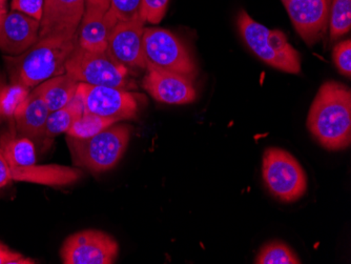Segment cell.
Listing matches in <instances>:
<instances>
[{"label":"cell","instance_id":"obj_1","mask_svg":"<svg viewBox=\"0 0 351 264\" xmlns=\"http://www.w3.org/2000/svg\"><path fill=\"white\" fill-rule=\"evenodd\" d=\"M307 128L315 141L329 151L348 147L351 143L350 88L340 82H325L311 104Z\"/></svg>","mask_w":351,"mask_h":264},{"label":"cell","instance_id":"obj_2","mask_svg":"<svg viewBox=\"0 0 351 264\" xmlns=\"http://www.w3.org/2000/svg\"><path fill=\"white\" fill-rule=\"evenodd\" d=\"M78 43V35L53 36L39 39L27 52L7 57L12 71V82L27 88H36L52 77L66 73V62Z\"/></svg>","mask_w":351,"mask_h":264},{"label":"cell","instance_id":"obj_3","mask_svg":"<svg viewBox=\"0 0 351 264\" xmlns=\"http://www.w3.org/2000/svg\"><path fill=\"white\" fill-rule=\"evenodd\" d=\"M237 25L244 43L258 58L278 70L299 74L301 57L280 29H268L244 10L239 12Z\"/></svg>","mask_w":351,"mask_h":264},{"label":"cell","instance_id":"obj_4","mask_svg":"<svg viewBox=\"0 0 351 264\" xmlns=\"http://www.w3.org/2000/svg\"><path fill=\"white\" fill-rule=\"evenodd\" d=\"M130 137L129 125L115 123L86 139L66 136V143L75 165L93 173H104L119 163L129 145Z\"/></svg>","mask_w":351,"mask_h":264},{"label":"cell","instance_id":"obj_5","mask_svg":"<svg viewBox=\"0 0 351 264\" xmlns=\"http://www.w3.org/2000/svg\"><path fill=\"white\" fill-rule=\"evenodd\" d=\"M66 73L79 84L110 88H132L129 69L116 61L108 52L84 50L77 43L66 62Z\"/></svg>","mask_w":351,"mask_h":264},{"label":"cell","instance_id":"obj_6","mask_svg":"<svg viewBox=\"0 0 351 264\" xmlns=\"http://www.w3.org/2000/svg\"><path fill=\"white\" fill-rule=\"evenodd\" d=\"M262 175L268 190L284 202H293L307 190V177L299 161L284 149L269 147L263 155Z\"/></svg>","mask_w":351,"mask_h":264},{"label":"cell","instance_id":"obj_7","mask_svg":"<svg viewBox=\"0 0 351 264\" xmlns=\"http://www.w3.org/2000/svg\"><path fill=\"white\" fill-rule=\"evenodd\" d=\"M147 66L191 77L196 64L186 45L177 35L161 27H145L143 36Z\"/></svg>","mask_w":351,"mask_h":264},{"label":"cell","instance_id":"obj_8","mask_svg":"<svg viewBox=\"0 0 351 264\" xmlns=\"http://www.w3.org/2000/svg\"><path fill=\"white\" fill-rule=\"evenodd\" d=\"M119 245L115 238L97 230H84L63 242L60 258L64 264H113Z\"/></svg>","mask_w":351,"mask_h":264},{"label":"cell","instance_id":"obj_9","mask_svg":"<svg viewBox=\"0 0 351 264\" xmlns=\"http://www.w3.org/2000/svg\"><path fill=\"white\" fill-rule=\"evenodd\" d=\"M77 92L84 100L86 112L116 121L134 119L137 116V97L128 90L79 84Z\"/></svg>","mask_w":351,"mask_h":264},{"label":"cell","instance_id":"obj_10","mask_svg":"<svg viewBox=\"0 0 351 264\" xmlns=\"http://www.w3.org/2000/svg\"><path fill=\"white\" fill-rule=\"evenodd\" d=\"M145 23L138 14L130 21H118L108 37L106 52L128 69H147L143 51Z\"/></svg>","mask_w":351,"mask_h":264},{"label":"cell","instance_id":"obj_11","mask_svg":"<svg viewBox=\"0 0 351 264\" xmlns=\"http://www.w3.org/2000/svg\"><path fill=\"white\" fill-rule=\"evenodd\" d=\"M295 31L308 45L324 36L328 27L330 0H281Z\"/></svg>","mask_w":351,"mask_h":264},{"label":"cell","instance_id":"obj_12","mask_svg":"<svg viewBox=\"0 0 351 264\" xmlns=\"http://www.w3.org/2000/svg\"><path fill=\"white\" fill-rule=\"evenodd\" d=\"M86 11V0H45L39 39L78 35Z\"/></svg>","mask_w":351,"mask_h":264},{"label":"cell","instance_id":"obj_13","mask_svg":"<svg viewBox=\"0 0 351 264\" xmlns=\"http://www.w3.org/2000/svg\"><path fill=\"white\" fill-rule=\"evenodd\" d=\"M143 88L149 95L167 104H187L196 99V90L191 77L147 64Z\"/></svg>","mask_w":351,"mask_h":264},{"label":"cell","instance_id":"obj_14","mask_svg":"<svg viewBox=\"0 0 351 264\" xmlns=\"http://www.w3.org/2000/svg\"><path fill=\"white\" fill-rule=\"evenodd\" d=\"M40 21L19 11L0 15V51L9 57L27 52L39 40Z\"/></svg>","mask_w":351,"mask_h":264},{"label":"cell","instance_id":"obj_15","mask_svg":"<svg viewBox=\"0 0 351 264\" xmlns=\"http://www.w3.org/2000/svg\"><path fill=\"white\" fill-rule=\"evenodd\" d=\"M118 23L110 14L99 8L86 5L84 19L78 29V45L92 52H106L108 37Z\"/></svg>","mask_w":351,"mask_h":264},{"label":"cell","instance_id":"obj_16","mask_svg":"<svg viewBox=\"0 0 351 264\" xmlns=\"http://www.w3.org/2000/svg\"><path fill=\"white\" fill-rule=\"evenodd\" d=\"M12 180L35 183L51 188H62L74 184L82 178V169L59 165H33L11 167Z\"/></svg>","mask_w":351,"mask_h":264},{"label":"cell","instance_id":"obj_17","mask_svg":"<svg viewBox=\"0 0 351 264\" xmlns=\"http://www.w3.org/2000/svg\"><path fill=\"white\" fill-rule=\"evenodd\" d=\"M50 113V110L38 91L33 88L14 114L16 131L19 135L25 136L29 139L41 141Z\"/></svg>","mask_w":351,"mask_h":264},{"label":"cell","instance_id":"obj_18","mask_svg":"<svg viewBox=\"0 0 351 264\" xmlns=\"http://www.w3.org/2000/svg\"><path fill=\"white\" fill-rule=\"evenodd\" d=\"M86 112L84 100L79 93H76L72 100L66 106L51 112L45 124V134L41 139V145L45 149H49L53 145L55 138L60 134H66L73 122Z\"/></svg>","mask_w":351,"mask_h":264},{"label":"cell","instance_id":"obj_19","mask_svg":"<svg viewBox=\"0 0 351 264\" xmlns=\"http://www.w3.org/2000/svg\"><path fill=\"white\" fill-rule=\"evenodd\" d=\"M78 86V82L64 73L52 77L34 88L38 91L50 112H53L66 106L74 98Z\"/></svg>","mask_w":351,"mask_h":264},{"label":"cell","instance_id":"obj_20","mask_svg":"<svg viewBox=\"0 0 351 264\" xmlns=\"http://www.w3.org/2000/svg\"><path fill=\"white\" fill-rule=\"evenodd\" d=\"M0 149L11 167L36 165V147L32 139L25 136L10 132L0 135Z\"/></svg>","mask_w":351,"mask_h":264},{"label":"cell","instance_id":"obj_21","mask_svg":"<svg viewBox=\"0 0 351 264\" xmlns=\"http://www.w3.org/2000/svg\"><path fill=\"white\" fill-rule=\"evenodd\" d=\"M117 122L116 120L108 119V118L101 117V116L86 111L73 122L66 134L69 137L86 139V138L97 135L100 132L108 129V127L117 123Z\"/></svg>","mask_w":351,"mask_h":264},{"label":"cell","instance_id":"obj_22","mask_svg":"<svg viewBox=\"0 0 351 264\" xmlns=\"http://www.w3.org/2000/svg\"><path fill=\"white\" fill-rule=\"evenodd\" d=\"M328 25L332 40L340 38L350 31L351 0H331Z\"/></svg>","mask_w":351,"mask_h":264},{"label":"cell","instance_id":"obj_23","mask_svg":"<svg viewBox=\"0 0 351 264\" xmlns=\"http://www.w3.org/2000/svg\"><path fill=\"white\" fill-rule=\"evenodd\" d=\"M31 88L19 82H12L9 86H3L0 92V115L1 118L13 119L19 106L29 96Z\"/></svg>","mask_w":351,"mask_h":264},{"label":"cell","instance_id":"obj_24","mask_svg":"<svg viewBox=\"0 0 351 264\" xmlns=\"http://www.w3.org/2000/svg\"><path fill=\"white\" fill-rule=\"evenodd\" d=\"M254 263L257 264H300L299 258L291 248L282 242H270L261 248Z\"/></svg>","mask_w":351,"mask_h":264},{"label":"cell","instance_id":"obj_25","mask_svg":"<svg viewBox=\"0 0 351 264\" xmlns=\"http://www.w3.org/2000/svg\"><path fill=\"white\" fill-rule=\"evenodd\" d=\"M169 0H140L139 16L145 23L158 25L167 11Z\"/></svg>","mask_w":351,"mask_h":264},{"label":"cell","instance_id":"obj_26","mask_svg":"<svg viewBox=\"0 0 351 264\" xmlns=\"http://www.w3.org/2000/svg\"><path fill=\"white\" fill-rule=\"evenodd\" d=\"M140 0H110V12L118 21H126L137 16Z\"/></svg>","mask_w":351,"mask_h":264},{"label":"cell","instance_id":"obj_27","mask_svg":"<svg viewBox=\"0 0 351 264\" xmlns=\"http://www.w3.org/2000/svg\"><path fill=\"white\" fill-rule=\"evenodd\" d=\"M333 61L338 70L345 76H351V40L342 41L333 48Z\"/></svg>","mask_w":351,"mask_h":264},{"label":"cell","instance_id":"obj_28","mask_svg":"<svg viewBox=\"0 0 351 264\" xmlns=\"http://www.w3.org/2000/svg\"><path fill=\"white\" fill-rule=\"evenodd\" d=\"M43 5H45V0H13L11 9L13 11L21 12L27 16L40 21L43 17Z\"/></svg>","mask_w":351,"mask_h":264},{"label":"cell","instance_id":"obj_29","mask_svg":"<svg viewBox=\"0 0 351 264\" xmlns=\"http://www.w3.org/2000/svg\"><path fill=\"white\" fill-rule=\"evenodd\" d=\"M36 262L23 257L19 252L12 251L9 246L0 241V264H34Z\"/></svg>","mask_w":351,"mask_h":264},{"label":"cell","instance_id":"obj_30","mask_svg":"<svg viewBox=\"0 0 351 264\" xmlns=\"http://www.w3.org/2000/svg\"><path fill=\"white\" fill-rule=\"evenodd\" d=\"M13 182L12 180L11 167L5 160L3 152L0 149V190L7 188Z\"/></svg>","mask_w":351,"mask_h":264},{"label":"cell","instance_id":"obj_31","mask_svg":"<svg viewBox=\"0 0 351 264\" xmlns=\"http://www.w3.org/2000/svg\"><path fill=\"white\" fill-rule=\"evenodd\" d=\"M86 5L99 8V9L108 11L110 7V0H86Z\"/></svg>","mask_w":351,"mask_h":264},{"label":"cell","instance_id":"obj_32","mask_svg":"<svg viewBox=\"0 0 351 264\" xmlns=\"http://www.w3.org/2000/svg\"><path fill=\"white\" fill-rule=\"evenodd\" d=\"M5 12H8L5 9V0H0V15Z\"/></svg>","mask_w":351,"mask_h":264},{"label":"cell","instance_id":"obj_33","mask_svg":"<svg viewBox=\"0 0 351 264\" xmlns=\"http://www.w3.org/2000/svg\"><path fill=\"white\" fill-rule=\"evenodd\" d=\"M3 86H5V84L0 82V92H1V90H3ZM0 119H1V115H0Z\"/></svg>","mask_w":351,"mask_h":264}]
</instances>
